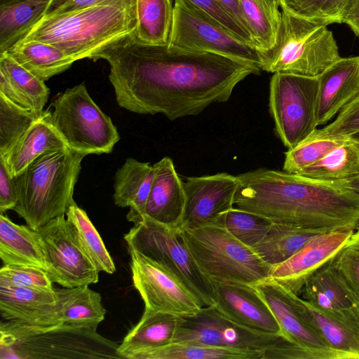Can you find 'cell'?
Returning a JSON list of instances; mask_svg holds the SVG:
<instances>
[{
	"label": "cell",
	"mask_w": 359,
	"mask_h": 359,
	"mask_svg": "<svg viewBox=\"0 0 359 359\" xmlns=\"http://www.w3.org/2000/svg\"><path fill=\"white\" fill-rule=\"evenodd\" d=\"M7 53L44 82L66 71L75 62L57 47L38 41H22Z\"/></svg>",
	"instance_id": "obj_30"
},
{
	"label": "cell",
	"mask_w": 359,
	"mask_h": 359,
	"mask_svg": "<svg viewBox=\"0 0 359 359\" xmlns=\"http://www.w3.org/2000/svg\"><path fill=\"white\" fill-rule=\"evenodd\" d=\"M318 78L317 124L323 126L359 95V56L340 57Z\"/></svg>",
	"instance_id": "obj_21"
},
{
	"label": "cell",
	"mask_w": 359,
	"mask_h": 359,
	"mask_svg": "<svg viewBox=\"0 0 359 359\" xmlns=\"http://www.w3.org/2000/svg\"><path fill=\"white\" fill-rule=\"evenodd\" d=\"M98 6L135 7L136 0H50L44 17L60 15Z\"/></svg>",
	"instance_id": "obj_46"
},
{
	"label": "cell",
	"mask_w": 359,
	"mask_h": 359,
	"mask_svg": "<svg viewBox=\"0 0 359 359\" xmlns=\"http://www.w3.org/2000/svg\"><path fill=\"white\" fill-rule=\"evenodd\" d=\"M0 313L6 321L29 326L62 324L55 288L46 291L0 285Z\"/></svg>",
	"instance_id": "obj_20"
},
{
	"label": "cell",
	"mask_w": 359,
	"mask_h": 359,
	"mask_svg": "<svg viewBox=\"0 0 359 359\" xmlns=\"http://www.w3.org/2000/svg\"><path fill=\"white\" fill-rule=\"evenodd\" d=\"M109 64L118 104L139 114H162L171 121L225 102L236 86L261 70L224 55L148 44L134 32L90 58Z\"/></svg>",
	"instance_id": "obj_1"
},
{
	"label": "cell",
	"mask_w": 359,
	"mask_h": 359,
	"mask_svg": "<svg viewBox=\"0 0 359 359\" xmlns=\"http://www.w3.org/2000/svg\"><path fill=\"white\" fill-rule=\"evenodd\" d=\"M136 27L135 7L98 6L43 17L22 41L51 44L76 62L90 59L111 43L134 32Z\"/></svg>",
	"instance_id": "obj_4"
},
{
	"label": "cell",
	"mask_w": 359,
	"mask_h": 359,
	"mask_svg": "<svg viewBox=\"0 0 359 359\" xmlns=\"http://www.w3.org/2000/svg\"><path fill=\"white\" fill-rule=\"evenodd\" d=\"M36 231L46 271L53 283L74 287L98 282L100 271L82 249L65 215L50 220Z\"/></svg>",
	"instance_id": "obj_11"
},
{
	"label": "cell",
	"mask_w": 359,
	"mask_h": 359,
	"mask_svg": "<svg viewBox=\"0 0 359 359\" xmlns=\"http://www.w3.org/2000/svg\"><path fill=\"white\" fill-rule=\"evenodd\" d=\"M354 312H355V316L356 320L359 325V304L355 306V307L354 308Z\"/></svg>",
	"instance_id": "obj_54"
},
{
	"label": "cell",
	"mask_w": 359,
	"mask_h": 359,
	"mask_svg": "<svg viewBox=\"0 0 359 359\" xmlns=\"http://www.w3.org/2000/svg\"><path fill=\"white\" fill-rule=\"evenodd\" d=\"M129 252L133 286L145 310L189 318L202 309L203 306L197 297L175 275L156 262Z\"/></svg>",
	"instance_id": "obj_13"
},
{
	"label": "cell",
	"mask_w": 359,
	"mask_h": 359,
	"mask_svg": "<svg viewBox=\"0 0 359 359\" xmlns=\"http://www.w3.org/2000/svg\"><path fill=\"white\" fill-rule=\"evenodd\" d=\"M181 318L172 314L144 309L139 322L118 344V353L123 359H135L143 352L172 342Z\"/></svg>",
	"instance_id": "obj_25"
},
{
	"label": "cell",
	"mask_w": 359,
	"mask_h": 359,
	"mask_svg": "<svg viewBox=\"0 0 359 359\" xmlns=\"http://www.w3.org/2000/svg\"><path fill=\"white\" fill-rule=\"evenodd\" d=\"M296 299L302 313L332 350L345 359H359V325L355 307L345 312L329 313L313 307L299 295Z\"/></svg>",
	"instance_id": "obj_22"
},
{
	"label": "cell",
	"mask_w": 359,
	"mask_h": 359,
	"mask_svg": "<svg viewBox=\"0 0 359 359\" xmlns=\"http://www.w3.org/2000/svg\"><path fill=\"white\" fill-rule=\"evenodd\" d=\"M354 230H332L314 237L290 258L271 266L269 277L299 295L306 280L346 245Z\"/></svg>",
	"instance_id": "obj_17"
},
{
	"label": "cell",
	"mask_w": 359,
	"mask_h": 359,
	"mask_svg": "<svg viewBox=\"0 0 359 359\" xmlns=\"http://www.w3.org/2000/svg\"><path fill=\"white\" fill-rule=\"evenodd\" d=\"M135 8V36L148 44H168L173 20L172 0H136Z\"/></svg>",
	"instance_id": "obj_33"
},
{
	"label": "cell",
	"mask_w": 359,
	"mask_h": 359,
	"mask_svg": "<svg viewBox=\"0 0 359 359\" xmlns=\"http://www.w3.org/2000/svg\"><path fill=\"white\" fill-rule=\"evenodd\" d=\"M154 166L155 177L138 222L148 218L170 227L180 228L186 207L182 180L169 157L163 158Z\"/></svg>",
	"instance_id": "obj_19"
},
{
	"label": "cell",
	"mask_w": 359,
	"mask_h": 359,
	"mask_svg": "<svg viewBox=\"0 0 359 359\" xmlns=\"http://www.w3.org/2000/svg\"><path fill=\"white\" fill-rule=\"evenodd\" d=\"M180 231L200 269L212 283L252 284L269 277L271 266L224 226L210 224Z\"/></svg>",
	"instance_id": "obj_7"
},
{
	"label": "cell",
	"mask_w": 359,
	"mask_h": 359,
	"mask_svg": "<svg viewBox=\"0 0 359 359\" xmlns=\"http://www.w3.org/2000/svg\"><path fill=\"white\" fill-rule=\"evenodd\" d=\"M337 182L343 187L359 194V174L353 177Z\"/></svg>",
	"instance_id": "obj_51"
},
{
	"label": "cell",
	"mask_w": 359,
	"mask_h": 359,
	"mask_svg": "<svg viewBox=\"0 0 359 359\" xmlns=\"http://www.w3.org/2000/svg\"><path fill=\"white\" fill-rule=\"evenodd\" d=\"M346 245H348L359 252V229L354 231Z\"/></svg>",
	"instance_id": "obj_52"
},
{
	"label": "cell",
	"mask_w": 359,
	"mask_h": 359,
	"mask_svg": "<svg viewBox=\"0 0 359 359\" xmlns=\"http://www.w3.org/2000/svg\"><path fill=\"white\" fill-rule=\"evenodd\" d=\"M280 9L285 6V0H276Z\"/></svg>",
	"instance_id": "obj_55"
},
{
	"label": "cell",
	"mask_w": 359,
	"mask_h": 359,
	"mask_svg": "<svg viewBox=\"0 0 359 359\" xmlns=\"http://www.w3.org/2000/svg\"><path fill=\"white\" fill-rule=\"evenodd\" d=\"M97 325L29 326L6 320L0 325L1 359L122 358L118 344L97 332Z\"/></svg>",
	"instance_id": "obj_5"
},
{
	"label": "cell",
	"mask_w": 359,
	"mask_h": 359,
	"mask_svg": "<svg viewBox=\"0 0 359 359\" xmlns=\"http://www.w3.org/2000/svg\"><path fill=\"white\" fill-rule=\"evenodd\" d=\"M186 207L180 229H195L213 224L233 208L238 187L237 176L226 172L187 177L182 180Z\"/></svg>",
	"instance_id": "obj_16"
},
{
	"label": "cell",
	"mask_w": 359,
	"mask_h": 359,
	"mask_svg": "<svg viewBox=\"0 0 359 359\" xmlns=\"http://www.w3.org/2000/svg\"><path fill=\"white\" fill-rule=\"evenodd\" d=\"M53 283L48 272L41 268L3 265L0 269V285L51 291Z\"/></svg>",
	"instance_id": "obj_43"
},
{
	"label": "cell",
	"mask_w": 359,
	"mask_h": 359,
	"mask_svg": "<svg viewBox=\"0 0 359 359\" xmlns=\"http://www.w3.org/2000/svg\"><path fill=\"white\" fill-rule=\"evenodd\" d=\"M57 312L63 324L97 325L103 321L106 310L100 293L89 285L55 288Z\"/></svg>",
	"instance_id": "obj_28"
},
{
	"label": "cell",
	"mask_w": 359,
	"mask_h": 359,
	"mask_svg": "<svg viewBox=\"0 0 359 359\" xmlns=\"http://www.w3.org/2000/svg\"><path fill=\"white\" fill-rule=\"evenodd\" d=\"M51 119L68 147L85 154L110 153L119 141L116 127L82 82L55 97Z\"/></svg>",
	"instance_id": "obj_9"
},
{
	"label": "cell",
	"mask_w": 359,
	"mask_h": 359,
	"mask_svg": "<svg viewBox=\"0 0 359 359\" xmlns=\"http://www.w3.org/2000/svg\"><path fill=\"white\" fill-rule=\"evenodd\" d=\"M155 177L154 165L129 158L114 177V202L121 208H130L126 215L135 224L139 221L148 199Z\"/></svg>",
	"instance_id": "obj_24"
},
{
	"label": "cell",
	"mask_w": 359,
	"mask_h": 359,
	"mask_svg": "<svg viewBox=\"0 0 359 359\" xmlns=\"http://www.w3.org/2000/svg\"><path fill=\"white\" fill-rule=\"evenodd\" d=\"M224 9L236 19L243 27L248 29L243 15L239 0H216ZM250 32V31H249Z\"/></svg>",
	"instance_id": "obj_50"
},
{
	"label": "cell",
	"mask_w": 359,
	"mask_h": 359,
	"mask_svg": "<svg viewBox=\"0 0 359 359\" xmlns=\"http://www.w3.org/2000/svg\"><path fill=\"white\" fill-rule=\"evenodd\" d=\"M168 45L183 50L224 55L261 70L262 57L256 48L198 16L179 0H175Z\"/></svg>",
	"instance_id": "obj_12"
},
{
	"label": "cell",
	"mask_w": 359,
	"mask_h": 359,
	"mask_svg": "<svg viewBox=\"0 0 359 359\" xmlns=\"http://www.w3.org/2000/svg\"><path fill=\"white\" fill-rule=\"evenodd\" d=\"M330 262L359 304V252L346 245Z\"/></svg>",
	"instance_id": "obj_44"
},
{
	"label": "cell",
	"mask_w": 359,
	"mask_h": 359,
	"mask_svg": "<svg viewBox=\"0 0 359 359\" xmlns=\"http://www.w3.org/2000/svg\"><path fill=\"white\" fill-rule=\"evenodd\" d=\"M348 140L350 139L346 136L329 134L323 128H316L296 147L287 149L283 170L299 174Z\"/></svg>",
	"instance_id": "obj_37"
},
{
	"label": "cell",
	"mask_w": 359,
	"mask_h": 359,
	"mask_svg": "<svg viewBox=\"0 0 359 359\" xmlns=\"http://www.w3.org/2000/svg\"><path fill=\"white\" fill-rule=\"evenodd\" d=\"M247 27L260 54L276 45L280 23L281 11L276 0H239Z\"/></svg>",
	"instance_id": "obj_32"
},
{
	"label": "cell",
	"mask_w": 359,
	"mask_h": 359,
	"mask_svg": "<svg viewBox=\"0 0 359 359\" xmlns=\"http://www.w3.org/2000/svg\"><path fill=\"white\" fill-rule=\"evenodd\" d=\"M325 232L273 222L265 236L252 248L273 266L286 261L312 238Z\"/></svg>",
	"instance_id": "obj_29"
},
{
	"label": "cell",
	"mask_w": 359,
	"mask_h": 359,
	"mask_svg": "<svg viewBox=\"0 0 359 359\" xmlns=\"http://www.w3.org/2000/svg\"><path fill=\"white\" fill-rule=\"evenodd\" d=\"M281 335L261 334L244 328L210 306H203L194 316L182 318L172 342L265 351Z\"/></svg>",
	"instance_id": "obj_14"
},
{
	"label": "cell",
	"mask_w": 359,
	"mask_h": 359,
	"mask_svg": "<svg viewBox=\"0 0 359 359\" xmlns=\"http://www.w3.org/2000/svg\"><path fill=\"white\" fill-rule=\"evenodd\" d=\"M342 22L359 36V0H348Z\"/></svg>",
	"instance_id": "obj_49"
},
{
	"label": "cell",
	"mask_w": 359,
	"mask_h": 359,
	"mask_svg": "<svg viewBox=\"0 0 359 359\" xmlns=\"http://www.w3.org/2000/svg\"><path fill=\"white\" fill-rule=\"evenodd\" d=\"M348 2V0H285V7L300 17L327 26L342 23Z\"/></svg>",
	"instance_id": "obj_42"
},
{
	"label": "cell",
	"mask_w": 359,
	"mask_h": 359,
	"mask_svg": "<svg viewBox=\"0 0 359 359\" xmlns=\"http://www.w3.org/2000/svg\"><path fill=\"white\" fill-rule=\"evenodd\" d=\"M275 316L283 335L316 355L318 359H345L332 350L302 313L297 294L270 277L250 284Z\"/></svg>",
	"instance_id": "obj_15"
},
{
	"label": "cell",
	"mask_w": 359,
	"mask_h": 359,
	"mask_svg": "<svg viewBox=\"0 0 359 359\" xmlns=\"http://www.w3.org/2000/svg\"><path fill=\"white\" fill-rule=\"evenodd\" d=\"M124 240L129 251L156 262L175 275L203 306L215 305L213 283L200 269L180 228L143 218L124 235Z\"/></svg>",
	"instance_id": "obj_8"
},
{
	"label": "cell",
	"mask_w": 359,
	"mask_h": 359,
	"mask_svg": "<svg viewBox=\"0 0 359 359\" xmlns=\"http://www.w3.org/2000/svg\"><path fill=\"white\" fill-rule=\"evenodd\" d=\"M18 196L14 178L0 157V212L14 210Z\"/></svg>",
	"instance_id": "obj_48"
},
{
	"label": "cell",
	"mask_w": 359,
	"mask_h": 359,
	"mask_svg": "<svg viewBox=\"0 0 359 359\" xmlns=\"http://www.w3.org/2000/svg\"><path fill=\"white\" fill-rule=\"evenodd\" d=\"M85 154L67 149L41 154L13 177L18 201L14 211L34 230L66 215Z\"/></svg>",
	"instance_id": "obj_3"
},
{
	"label": "cell",
	"mask_w": 359,
	"mask_h": 359,
	"mask_svg": "<svg viewBox=\"0 0 359 359\" xmlns=\"http://www.w3.org/2000/svg\"><path fill=\"white\" fill-rule=\"evenodd\" d=\"M0 259L3 265L29 266L46 271L37 231L27 224H17L0 215Z\"/></svg>",
	"instance_id": "obj_26"
},
{
	"label": "cell",
	"mask_w": 359,
	"mask_h": 359,
	"mask_svg": "<svg viewBox=\"0 0 359 359\" xmlns=\"http://www.w3.org/2000/svg\"><path fill=\"white\" fill-rule=\"evenodd\" d=\"M233 207L273 222L329 231L355 229L359 194L337 181L259 168L237 175Z\"/></svg>",
	"instance_id": "obj_2"
},
{
	"label": "cell",
	"mask_w": 359,
	"mask_h": 359,
	"mask_svg": "<svg viewBox=\"0 0 359 359\" xmlns=\"http://www.w3.org/2000/svg\"><path fill=\"white\" fill-rule=\"evenodd\" d=\"M40 116L0 95V155L8 151Z\"/></svg>",
	"instance_id": "obj_40"
},
{
	"label": "cell",
	"mask_w": 359,
	"mask_h": 359,
	"mask_svg": "<svg viewBox=\"0 0 359 359\" xmlns=\"http://www.w3.org/2000/svg\"><path fill=\"white\" fill-rule=\"evenodd\" d=\"M272 224L264 216L233 207L213 224L224 226L243 243L253 248L265 236Z\"/></svg>",
	"instance_id": "obj_39"
},
{
	"label": "cell",
	"mask_w": 359,
	"mask_h": 359,
	"mask_svg": "<svg viewBox=\"0 0 359 359\" xmlns=\"http://www.w3.org/2000/svg\"><path fill=\"white\" fill-rule=\"evenodd\" d=\"M358 174L359 145L348 140L297 175L319 180L339 181Z\"/></svg>",
	"instance_id": "obj_35"
},
{
	"label": "cell",
	"mask_w": 359,
	"mask_h": 359,
	"mask_svg": "<svg viewBox=\"0 0 359 359\" xmlns=\"http://www.w3.org/2000/svg\"><path fill=\"white\" fill-rule=\"evenodd\" d=\"M68 146L54 126L51 111L45 110L5 154L0 155L13 177L20 174L41 154Z\"/></svg>",
	"instance_id": "obj_23"
},
{
	"label": "cell",
	"mask_w": 359,
	"mask_h": 359,
	"mask_svg": "<svg viewBox=\"0 0 359 359\" xmlns=\"http://www.w3.org/2000/svg\"><path fill=\"white\" fill-rule=\"evenodd\" d=\"M213 285L214 306L229 320L255 332L282 334L271 309L252 285L236 282H214Z\"/></svg>",
	"instance_id": "obj_18"
},
{
	"label": "cell",
	"mask_w": 359,
	"mask_h": 359,
	"mask_svg": "<svg viewBox=\"0 0 359 359\" xmlns=\"http://www.w3.org/2000/svg\"><path fill=\"white\" fill-rule=\"evenodd\" d=\"M323 128L329 134L346 136L359 145V95L346 104L332 122Z\"/></svg>",
	"instance_id": "obj_45"
},
{
	"label": "cell",
	"mask_w": 359,
	"mask_h": 359,
	"mask_svg": "<svg viewBox=\"0 0 359 359\" xmlns=\"http://www.w3.org/2000/svg\"><path fill=\"white\" fill-rule=\"evenodd\" d=\"M330 261L306 280L301 294L318 309L329 313L345 312L358 303Z\"/></svg>",
	"instance_id": "obj_27"
},
{
	"label": "cell",
	"mask_w": 359,
	"mask_h": 359,
	"mask_svg": "<svg viewBox=\"0 0 359 359\" xmlns=\"http://www.w3.org/2000/svg\"><path fill=\"white\" fill-rule=\"evenodd\" d=\"M0 72L8 77L26 108L36 114H41L50 94L45 82L21 66L7 53L0 55Z\"/></svg>",
	"instance_id": "obj_36"
},
{
	"label": "cell",
	"mask_w": 359,
	"mask_h": 359,
	"mask_svg": "<svg viewBox=\"0 0 359 359\" xmlns=\"http://www.w3.org/2000/svg\"><path fill=\"white\" fill-rule=\"evenodd\" d=\"M191 12L256 48L250 32L229 15L216 0H179Z\"/></svg>",
	"instance_id": "obj_41"
},
{
	"label": "cell",
	"mask_w": 359,
	"mask_h": 359,
	"mask_svg": "<svg viewBox=\"0 0 359 359\" xmlns=\"http://www.w3.org/2000/svg\"><path fill=\"white\" fill-rule=\"evenodd\" d=\"M50 0H29L0 8V55L20 43L45 16Z\"/></svg>",
	"instance_id": "obj_31"
},
{
	"label": "cell",
	"mask_w": 359,
	"mask_h": 359,
	"mask_svg": "<svg viewBox=\"0 0 359 359\" xmlns=\"http://www.w3.org/2000/svg\"><path fill=\"white\" fill-rule=\"evenodd\" d=\"M275 46L261 54V70L316 77L341 57L327 25L300 17L284 7Z\"/></svg>",
	"instance_id": "obj_6"
},
{
	"label": "cell",
	"mask_w": 359,
	"mask_h": 359,
	"mask_svg": "<svg viewBox=\"0 0 359 359\" xmlns=\"http://www.w3.org/2000/svg\"><path fill=\"white\" fill-rule=\"evenodd\" d=\"M318 78L274 73L269 86V111L276 132L287 149L296 147L318 126Z\"/></svg>",
	"instance_id": "obj_10"
},
{
	"label": "cell",
	"mask_w": 359,
	"mask_h": 359,
	"mask_svg": "<svg viewBox=\"0 0 359 359\" xmlns=\"http://www.w3.org/2000/svg\"><path fill=\"white\" fill-rule=\"evenodd\" d=\"M264 350L234 349L188 342H171L135 359H263Z\"/></svg>",
	"instance_id": "obj_34"
},
{
	"label": "cell",
	"mask_w": 359,
	"mask_h": 359,
	"mask_svg": "<svg viewBox=\"0 0 359 359\" xmlns=\"http://www.w3.org/2000/svg\"><path fill=\"white\" fill-rule=\"evenodd\" d=\"M29 0H0V8L11 6Z\"/></svg>",
	"instance_id": "obj_53"
},
{
	"label": "cell",
	"mask_w": 359,
	"mask_h": 359,
	"mask_svg": "<svg viewBox=\"0 0 359 359\" xmlns=\"http://www.w3.org/2000/svg\"><path fill=\"white\" fill-rule=\"evenodd\" d=\"M263 359H318L312 352L281 335L264 351Z\"/></svg>",
	"instance_id": "obj_47"
},
{
	"label": "cell",
	"mask_w": 359,
	"mask_h": 359,
	"mask_svg": "<svg viewBox=\"0 0 359 359\" xmlns=\"http://www.w3.org/2000/svg\"><path fill=\"white\" fill-rule=\"evenodd\" d=\"M66 215L82 249L96 269L100 272L114 273L116 266L112 257L86 212L74 203L69 208Z\"/></svg>",
	"instance_id": "obj_38"
}]
</instances>
